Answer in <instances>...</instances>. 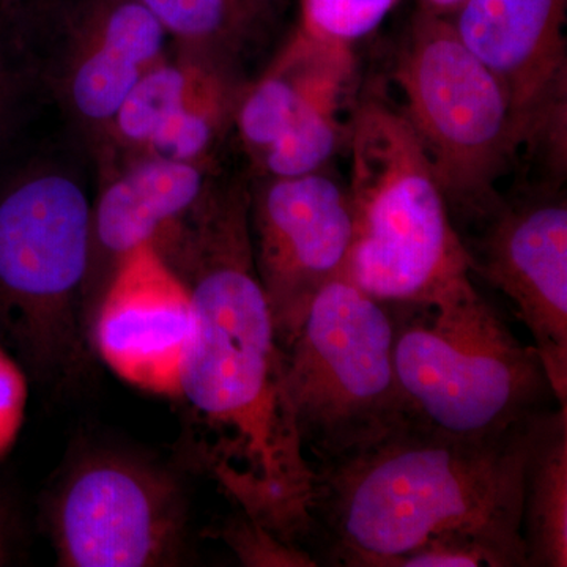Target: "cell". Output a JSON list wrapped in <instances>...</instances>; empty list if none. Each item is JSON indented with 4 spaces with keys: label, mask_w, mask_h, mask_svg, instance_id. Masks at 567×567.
<instances>
[{
    "label": "cell",
    "mask_w": 567,
    "mask_h": 567,
    "mask_svg": "<svg viewBox=\"0 0 567 567\" xmlns=\"http://www.w3.org/2000/svg\"><path fill=\"white\" fill-rule=\"evenodd\" d=\"M535 421L468 439L410 420L374 445L317 466L315 535L342 566L395 567L429 540L465 537L502 567H527L522 487Z\"/></svg>",
    "instance_id": "7a4b0ae2"
},
{
    "label": "cell",
    "mask_w": 567,
    "mask_h": 567,
    "mask_svg": "<svg viewBox=\"0 0 567 567\" xmlns=\"http://www.w3.org/2000/svg\"><path fill=\"white\" fill-rule=\"evenodd\" d=\"M249 234L282 349L317 292L346 275L353 237L347 186L327 169L264 177L249 193Z\"/></svg>",
    "instance_id": "30bf717a"
},
{
    "label": "cell",
    "mask_w": 567,
    "mask_h": 567,
    "mask_svg": "<svg viewBox=\"0 0 567 567\" xmlns=\"http://www.w3.org/2000/svg\"><path fill=\"white\" fill-rule=\"evenodd\" d=\"M347 145L353 237L346 278L390 306L434 305L472 286L464 238L401 110L358 103Z\"/></svg>",
    "instance_id": "3957f363"
},
{
    "label": "cell",
    "mask_w": 567,
    "mask_h": 567,
    "mask_svg": "<svg viewBox=\"0 0 567 567\" xmlns=\"http://www.w3.org/2000/svg\"><path fill=\"white\" fill-rule=\"evenodd\" d=\"M402 115L431 162L454 224L486 223L495 183L520 151L503 85L458 39L450 18L420 10L395 62ZM457 226V224H456Z\"/></svg>",
    "instance_id": "8992f818"
},
{
    "label": "cell",
    "mask_w": 567,
    "mask_h": 567,
    "mask_svg": "<svg viewBox=\"0 0 567 567\" xmlns=\"http://www.w3.org/2000/svg\"><path fill=\"white\" fill-rule=\"evenodd\" d=\"M47 527L61 566H174L185 550L188 503L163 466L99 451L61 477Z\"/></svg>",
    "instance_id": "ba28073f"
},
{
    "label": "cell",
    "mask_w": 567,
    "mask_h": 567,
    "mask_svg": "<svg viewBox=\"0 0 567 567\" xmlns=\"http://www.w3.org/2000/svg\"><path fill=\"white\" fill-rule=\"evenodd\" d=\"M14 92V74L7 54L6 37L0 33V122L9 111Z\"/></svg>",
    "instance_id": "603a6c76"
},
{
    "label": "cell",
    "mask_w": 567,
    "mask_h": 567,
    "mask_svg": "<svg viewBox=\"0 0 567 567\" xmlns=\"http://www.w3.org/2000/svg\"><path fill=\"white\" fill-rule=\"evenodd\" d=\"M353 47L301 31L245 84L234 126L262 177L327 169L349 144L357 92Z\"/></svg>",
    "instance_id": "9c48e42d"
},
{
    "label": "cell",
    "mask_w": 567,
    "mask_h": 567,
    "mask_svg": "<svg viewBox=\"0 0 567 567\" xmlns=\"http://www.w3.org/2000/svg\"><path fill=\"white\" fill-rule=\"evenodd\" d=\"M28 377L18 361L0 349V461L13 450L28 409Z\"/></svg>",
    "instance_id": "44dd1931"
},
{
    "label": "cell",
    "mask_w": 567,
    "mask_h": 567,
    "mask_svg": "<svg viewBox=\"0 0 567 567\" xmlns=\"http://www.w3.org/2000/svg\"><path fill=\"white\" fill-rule=\"evenodd\" d=\"M208 188L203 164L163 156L125 159L93 208V237L104 251L122 259L142 245L158 244Z\"/></svg>",
    "instance_id": "2e32d148"
},
{
    "label": "cell",
    "mask_w": 567,
    "mask_h": 567,
    "mask_svg": "<svg viewBox=\"0 0 567 567\" xmlns=\"http://www.w3.org/2000/svg\"><path fill=\"white\" fill-rule=\"evenodd\" d=\"M55 0H0V33L7 37L11 25L31 17L35 11L48 9Z\"/></svg>",
    "instance_id": "7402d4cb"
},
{
    "label": "cell",
    "mask_w": 567,
    "mask_h": 567,
    "mask_svg": "<svg viewBox=\"0 0 567 567\" xmlns=\"http://www.w3.org/2000/svg\"><path fill=\"white\" fill-rule=\"evenodd\" d=\"M394 369L410 420L487 439L558 406L546 368L475 286L425 306H391Z\"/></svg>",
    "instance_id": "277c9868"
},
{
    "label": "cell",
    "mask_w": 567,
    "mask_h": 567,
    "mask_svg": "<svg viewBox=\"0 0 567 567\" xmlns=\"http://www.w3.org/2000/svg\"><path fill=\"white\" fill-rule=\"evenodd\" d=\"M69 13L63 96L82 123L103 133L166 58L169 35L140 0H76Z\"/></svg>",
    "instance_id": "9a60e30c"
},
{
    "label": "cell",
    "mask_w": 567,
    "mask_h": 567,
    "mask_svg": "<svg viewBox=\"0 0 567 567\" xmlns=\"http://www.w3.org/2000/svg\"><path fill=\"white\" fill-rule=\"evenodd\" d=\"M245 84L234 63L178 50L142 78L102 133L125 158L163 156L207 164L234 125Z\"/></svg>",
    "instance_id": "5bb4252c"
},
{
    "label": "cell",
    "mask_w": 567,
    "mask_h": 567,
    "mask_svg": "<svg viewBox=\"0 0 567 567\" xmlns=\"http://www.w3.org/2000/svg\"><path fill=\"white\" fill-rule=\"evenodd\" d=\"M522 539L527 567L567 566V405L537 417L529 432Z\"/></svg>",
    "instance_id": "e0dca14e"
},
{
    "label": "cell",
    "mask_w": 567,
    "mask_h": 567,
    "mask_svg": "<svg viewBox=\"0 0 567 567\" xmlns=\"http://www.w3.org/2000/svg\"><path fill=\"white\" fill-rule=\"evenodd\" d=\"M192 330L188 286L156 245H142L117 260L93 338L118 379L147 393L178 398Z\"/></svg>",
    "instance_id": "4fadbf2b"
},
{
    "label": "cell",
    "mask_w": 567,
    "mask_h": 567,
    "mask_svg": "<svg viewBox=\"0 0 567 567\" xmlns=\"http://www.w3.org/2000/svg\"><path fill=\"white\" fill-rule=\"evenodd\" d=\"M92 240L93 208L70 175L32 171L0 192V323L40 375L80 360Z\"/></svg>",
    "instance_id": "52a82bcc"
},
{
    "label": "cell",
    "mask_w": 567,
    "mask_h": 567,
    "mask_svg": "<svg viewBox=\"0 0 567 567\" xmlns=\"http://www.w3.org/2000/svg\"><path fill=\"white\" fill-rule=\"evenodd\" d=\"M465 244L470 270L505 293L567 405V204L559 193L503 204Z\"/></svg>",
    "instance_id": "7c38bea8"
},
{
    "label": "cell",
    "mask_w": 567,
    "mask_h": 567,
    "mask_svg": "<svg viewBox=\"0 0 567 567\" xmlns=\"http://www.w3.org/2000/svg\"><path fill=\"white\" fill-rule=\"evenodd\" d=\"M394 338L393 308L339 276L317 292L282 347L284 399L312 468L352 456L410 421Z\"/></svg>",
    "instance_id": "5b68a950"
},
{
    "label": "cell",
    "mask_w": 567,
    "mask_h": 567,
    "mask_svg": "<svg viewBox=\"0 0 567 567\" xmlns=\"http://www.w3.org/2000/svg\"><path fill=\"white\" fill-rule=\"evenodd\" d=\"M11 544H13V524L9 507L0 498V566L10 559Z\"/></svg>",
    "instance_id": "cb8c5ba5"
},
{
    "label": "cell",
    "mask_w": 567,
    "mask_h": 567,
    "mask_svg": "<svg viewBox=\"0 0 567 567\" xmlns=\"http://www.w3.org/2000/svg\"><path fill=\"white\" fill-rule=\"evenodd\" d=\"M398 0H301V31L353 47L375 31Z\"/></svg>",
    "instance_id": "d6986e66"
},
{
    "label": "cell",
    "mask_w": 567,
    "mask_h": 567,
    "mask_svg": "<svg viewBox=\"0 0 567 567\" xmlns=\"http://www.w3.org/2000/svg\"><path fill=\"white\" fill-rule=\"evenodd\" d=\"M181 51L234 63L275 0H140Z\"/></svg>",
    "instance_id": "ac0fdd59"
},
{
    "label": "cell",
    "mask_w": 567,
    "mask_h": 567,
    "mask_svg": "<svg viewBox=\"0 0 567 567\" xmlns=\"http://www.w3.org/2000/svg\"><path fill=\"white\" fill-rule=\"evenodd\" d=\"M221 535L246 566L308 567L319 565L303 548L282 543L274 533L246 517L244 513L230 518Z\"/></svg>",
    "instance_id": "ffe728a7"
},
{
    "label": "cell",
    "mask_w": 567,
    "mask_h": 567,
    "mask_svg": "<svg viewBox=\"0 0 567 567\" xmlns=\"http://www.w3.org/2000/svg\"><path fill=\"white\" fill-rule=\"evenodd\" d=\"M567 0H464L458 39L505 89L520 148L566 167Z\"/></svg>",
    "instance_id": "8fae6325"
},
{
    "label": "cell",
    "mask_w": 567,
    "mask_h": 567,
    "mask_svg": "<svg viewBox=\"0 0 567 567\" xmlns=\"http://www.w3.org/2000/svg\"><path fill=\"white\" fill-rule=\"evenodd\" d=\"M193 330L178 398L193 461L282 543L315 536L316 472L282 391L281 346L254 265L249 193L208 188L177 227Z\"/></svg>",
    "instance_id": "6da1fadb"
},
{
    "label": "cell",
    "mask_w": 567,
    "mask_h": 567,
    "mask_svg": "<svg viewBox=\"0 0 567 567\" xmlns=\"http://www.w3.org/2000/svg\"><path fill=\"white\" fill-rule=\"evenodd\" d=\"M464 0H420V10L427 13L439 14V17H453L454 11L461 7Z\"/></svg>",
    "instance_id": "d4e9b609"
}]
</instances>
